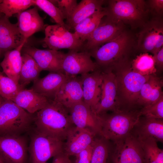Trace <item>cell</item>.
Here are the masks:
<instances>
[{
	"mask_svg": "<svg viewBox=\"0 0 163 163\" xmlns=\"http://www.w3.org/2000/svg\"><path fill=\"white\" fill-rule=\"evenodd\" d=\"M33 120L37 131L63 141L75 126L71 120L68 110L52 100H50L45 107L36 113Z\"/></svg>",
	"mask_w": 163,
	"mask_h": 163,
	"instance_id": "obj_1",
	"label": "cell"
},
{
	"mask_svg": "<svg viewBox=\"0 0 163 163\" xmlns=\"http://www.w3.org/2000/svg\"><path fill=\"white\" fill-rule=\"evenodd\" d=\"M136 41L135 35L125 29L113 39L88 52L103 71L129 60V53L136 50Z\"/></svg>",
	"mask_w": 163,
	"mask_h": 163,
	"instance_id": "obj_2",
	"label": "cell"
},
{
	"mask_svg": "<svg viewBox=\"0 0 163 163\" xmlns=\"http://www.w3.org/2000/svg\"><path fill=\"white\" fill-rule=\"evenodd\" d=\"M109 69L113 71L115 76L117 100L121 108H134L137 105L142 86L151 75L142 76L134 72L129 60Z\"/></svg>",
	"mask_w": 163,
	"mask_h": 163,
	"instance_id": "obj_3",
	"label": "cell"
},
{
	"mask_svg": "<svg viewBox=\"0 0 163 163\" xmlns=\"http://www.w3.org/2000/svg\"><path fill=\"white\" fill-rule=\"evenodd\" d=\"M97 116L100 135L113 142L127 136L141 116L140 110L135 108H122Z\"/></svg>",
	"mask_w": 163,
	"mask_h": 163,
	"instance_id": "obj_4",
	"label": "cell"
},
{
	"mask_svg": "<svg viewBox=\"0 0 163 163\" xmlns=\"http://www.w3.org/2000/svg\"><path fill=\"white\" fill-rule=\"evenodd\" d=\"M105 8L106 16L115 21L129 25L132 29L141 28L149 20L147 2L143 0H109Z\"/></svg>",
	"mask_w": 163,
	"mask_h": 163,
	"instance_id": "obj_5",
	"label": "cell"
},
{
	"mask_svg": "<svg viewBox=\"0 0 163 163\" xmlns=\"http://www.w3.org/2000/svg\"><path fill=\"white\" fill-rule=\"evenodd\" d=\"M33 114L4 99L0 105V136L17 135L26 130L33 120Z\"/></svg>",
	"mask_w": 163,
	"mask_h": 163,
	"instance_id": "obj_6",
	"label": "cell"
},
{
	"mask_svg": "<svg viewBox=\"0 0 163 163\" xmlns=\"http://www.w3.org/2000/svg\"><path fill=\"white\" fill-rule=\"evenodd\" d=\"M44 30L45 36L43 41L50 49L58 51L67 49L77 52L82 51L84 43L66 27L56 24L46 26Z\"/></svg>",
	"mask_w": 163,
	"mask_h": 163,
	"instance_id": "obj_7",
	"label": "cell"
},
{
	"mask_svg": "<svg viewBox=\"0 0 163 163\" xmlns=\"http://www.w3.org/2000/svg\"><path fill=\"white\" fill-rule=\"evenodd\" d=\"M30 150L33 163H45L51 157L64 152V143L37 131L31 138Z\"/></svg>",
	"mask_w": 163,
	"mask_h": 163,
	"instance_id": "obj_8",
	"label": "cell"
},
{
	"mask_svg": "<svg viewBox=\"0 0 163 163\" xmlns=\"http://www.w3.org/2000/svg\"><path fill=\"white\" fill-rule=\"evenodd\" d=\"M110 163H145L143 151L138 140L130 133L113 142Z\"/></svg>",
	"mask_w": 163,
	"mask_h": 163,
	"instance_id": "obj_9",
	"label": "cell"
},
{
	"mask_svg": "<svg viewBox=\"0 0 163 163\" xmlns=\"http://www.w3.org/2000/svg\"><path fill=\"white\" fill-rule=\"evenodd\" d=\"M125 29L126 26L122 22L105 16L84 43L82 51H88L98 48L118 36Z\"/></svg>",
	"mask_w": 163,
	"mask_h": 163,
	"instance_id": "obj_10",
	"label": "cell"
},
{
	"mask_svg": "<svg viewBox=\"0 0 163 163\" xmlns=\"http://www.w3.org/2000/svg\"><path fill=\"white\" fill-rule=\"evenodd\" d=\"M103 80L100 101L93 112L97 115L122 109L117 100L115 75L110 69L102 71Z\"/></svg>",
	"mask_w": 163,
	"mask_h": 163,
	"instance_id": "obj_11",
	"label": "cell"
},
{
	"mask_svg": "<svg viewBox=\"0 0 163 163\" xmlns=\"http://www.w3.org/2000/svg\"><path fill=\"white\" fill-rule=\"evenodd\" d=\"M88 51L69 50L65 53L62 65L64 73L70 76H77L92 72L99 69L91 58Z\"/></svg>",
	"mask_w": 163,
	"mask_h": 163,
	"instance_id": "obj_12",
	"label": "cell"
},
{
	"mask_svg": "<svg viewBox=\"0 0 163 163\" xmlns=\"http://www.w3.org/2000/svg\"><path fill=\"white\" fill-rule=\"evenodd\" d=\"M26 146L17 135L0 136V157L5 163H25Z\"/></svg>",
	"mask_w": 163,
	"mask_h": 163,
	"instance_id": "obj_13",
	"label": "cell"
},
{
	"mask_svg": "<svg viewBox=\"0 0 163 163\" xmlns=\"http://www.w3.org/2000/svg\"><path fill=\"white\" fill-rule=\"evenodd\" d=\"M140 29L137 37L136 50L141 53H150L153 55L158 38L163 33L162 17L153 16Z\"/></svg>",
	"mask_w": 163,
	"mask_h": 163,
	"instance_id": "obj_14",
	"label": "cell"
},
{
	"mask_svg": "<svg viewBox=\"0 0 163 163\" xmlns=\"http://www.w3.org/2000/svg\"><path fill=\"white\" fill-rule=\"evenodd\" d=\"M23 50V53L32 57L42 70L65 74L62 65L65 53L53 50H42L30 46L25 47Z\"/></svg>",
	"mask_w": 163,
	"mask_h": 163,
	"instance_id": "obj_15",
	"label": "cell"
},
{
	"mask_svg": "<svg viewBox=\"0 0 163 163\" xmlns=\"http://www.w3.org/2000/svg\"><path fill=\"white\" fill-rule=\"evenodd\" d=\"M68 110L75 126L88 129L95 135H100V125L97 116L83 101L74 104Z\"/></svg>",
	"mask_w": 163,
	"mask_h": 163,
	"instance_id": "obj_16",
	"label": "cell"
},
{
	"mask_svg": "<svg viewBox=\"0 0 163 163\" xmlns=\"http://www.w3.org/2000/svg\"><path fill=\"white\" fill-rule=\"evenodd\" d=\"M53 101L68 110L75 104L83 101L80 77L69 75L61 87Z\"/></svg>",
	"mask_w": 163,
	"mask_h": 163,
	"instance_id": "obj_17",
	"label": "cell"
},
{
	"mask_svg": "<svg viewBox=\"0 0 163 163\" xmlns=\"http://www.w3.org/2000/svg\"><path fill=\"white\" fill-rule=\"evenodd\" d=\"M80 77L82 86L83 101L93 112L101 98L102 72L99 69L91 73L81 75Z\"/></svg>",
	"mask_w": 163,
	"mask_h": 163,
	"instance_id": "obj_18",
	"label": "cell"
},
{
	"mask_svg": "<svg viewBox=\"0 0 163 163\" xmlns=\"http://www.w3.org/2000/svg\"><path fill=\"white\" fill-rule=\"evenodd\" d=\"M9 19L0 12V51L5 53L27 40L20 32L17 23H11Z\"/></svg>",
	"mask_w": 163,
	"mask_h": 163,
	"instance_id": "obj_19",
	"label": "cell"
},
{
	"mask_svg": "<svg viewBox=\"0 0 163 163\" xmlns=\"http://www.w3.org/2000/svg\"><path fill=\"white\" fill-rule=\"evenodd\" d=\"M16 23L19 30L26 39L36 32L44 30L43 20L39 15L37 6L17 14Z\"/></svg>",
	"mask_w": 163,
	"mask_h": 163,
	"instance_id": "obj_20",
	"label": "cell"
},
{
	"mask_svg": "<svg viewBox=\"0 0 163 163\" xmlns=\"http://www.w3.org/2000/svg\"><path fill=\"white\" fill-rule=\"evenodd\" d=\"M130 133L139 139H152L163 142V120L140 117Z\"/></svg>",
	"mask_w": 163,
	"mask_h": 163,
	"instance_id": "obj_21",
	"label": "cell"
},
{
	"mask_svg": "<svg viewBox=\"0 0 163 163\" xmlns=\"http://www.w3.org/2000/svg\"><path fill=\"white\" fill-rule=\"evenodd\" d=\"M69 75L61 73L50 72L34 82L31 89L50 100L53 101L59 90Z\"/></svg>",
	"mask_w": 163,
	"mask_h": 163,
	"instance_id": "obj_22",
	"label": "cell"
},
{
	"mask_svg": "<svg viewBox=\"0 0 163 163\" xmlns=\"http://www.w3.org/2000/svg\"><path fill=\"white\" fill-rule=\"evenodd\" d=\"M95 136L88 129L75 126L64 143V152L69 156H76L91 144Z\"/></svg>",
	"mask_w": 163,
	"mask_h": 163,
	"instance_id": "obj_23",
	"label": "cell"
},
{
	"mask_svg": "<svg viewBox=\"0 0 163 163\" xmlns=\"http://www.w3.org/2000/svg\"><path fill=\"white\" fill-rule=\"evenodd\" d=\"M50 100L31 89H24L12 101L28 113L33 114L45 107Z\"/></svg>",
	"mask_w": 163,
	"mask_h": 163,
	"instance_id": "obj_24",
	"label": "cell"
},
{
	"mask_svg": "<svg viewBox=\"0 0 163 163\" xmlns=\"http://www.w3.org/2000/svg\"><path fill=\"white\" fill-rule=\"evenodd\" d=\"M163 79L156 74L151 75L140 91L137 105L142 107L155 103L163 96Z\"/></svg>",
	"mask_w": 163,
	"mask_h": 163,
	"instance_id": "obj_25",
	"label": "cell"
},
{
	"mask_svg": "<svg viewBox=\"0 0 163 163\" xmlns=\"http://www.w3.org/2000/svg\"><path fill=\"white\" fill-rule=\"evenodd\" d=\"M106 1L82 0L78 4L69 18L66 20V24L69 30H74L75 26L82 20L97 11L103 8L102 6Z\"/></svg>",
	"mask_w": 163,
	"mask_h": 163,
	"instance_id": "obj_26",
	"label": "cell"
},
{
	"mask_svg": "<svg viewBox=\"0 0 163 163\" xmlns=\"http://www.w3.org/2000/svg\"><path fill=\"white\" fill-rule=\"evenodd\" d=\"M27 42L16 48L5 53L4 57L0 65L7 76L19 84L22 64L21 51Z\"/></svg>",
	"mask_w": 163,
	"mask_h": 163,
	"instance_id": "obj_27",
	"label": "cell"
},
{
	"mask_svg": "<svg viewBox=\"0 0 163 163\" xmlns=\"http://www.w3.org/2000/svg\"><path fill=\"white\" fill-rule=\"evenodd\" d=\"M99 136L98 137L95 136L91 143V163H110L113 143L102 136Z\"/></svg>",
	"mask_w": 163,
	"mask_h": 163,
	"instance_id": "obj_28",
	"label": "cell"
},
{
	"mask_svg": "<svg viewBox=\"0 0 163 163\" xmlns=\"http://www.w3.org/2000/svg\"><path fill=\"white\" fill-rule=\"evenodd\" d=\"M107 15L105 8L86 18L74 28V33L85 43L99 25L101 20Z\"/></svg>",
	"mask_w": 163,
	"mask_h": 163,
	"instance_id": "obj_29",
	"label": "cell"
},
{
	"mask_svg": "<svg viewBox=\"0 0 163 163\" xmlns=\"http://www.w3.org/2000/svg\"><path fill=\"white\" fill-rule=\"evenodd\" d=\"M22 64L19 83L24 86L31 82H34L39 78L42 70L34 59L29 55L23 53L21 55Z\"/></svg>",
	"mask_w": 163,
	"mask_h": 163,
	"instance_id": "obj_30",
	"label": "cell"
},
{
	"mask_svg": "<svg viewBox=\"0 0 163 163\" xmlns=\"http://www.w3.org/2000/svg\"><path fill=\"white\" fill-rule=\"evenodd\" d=\"M131 68L134 72L142 76L155 74V60L153 55L141 53L131 62Z\"/></svg>",
	"mask_w": 163,
	"mask_h": 163,
	"instance_id": "obj_31",
	"label": "cell"
},
{
	"mask_svg": "<svg viewBox=\"0 0 163 163\" xmlns=\"http://www.w3.org/2000/svg\"><path fill=\"white\" fill-rule=\"evenodd\" d=\"M138 139L143 151L145 163H163V150L158 147L156 141L150 139Z\"/></svg>",
	"mask_w": 163,
	"mask_h": 163,
	"instance_id": "obj_32",
	"label": "cell"
},
{
	"mask_svg": "<svg viewBox=\"0 0 163 163\" xmlns=\"http://www.w3.org/2000/svg\"><path fill=\"white\" fill-rule=\"evenodd\" d=\"M32 6H35L34 0H0V12L9 18Z\"/></svg>",
	"mask_w": 163,
	"mask_h": 163,
	"instance_id": "obj_33",
	"label": "cell"
},
{
	"mask_svg": "<svg viewBox=\"0 0 163 163\" xmlns=\"http://www.w3.org/2000/svg\"><path fill=\"white\" fill-rule=\"evenodd\" d=\"M24 88L8 77L0 75V95L4 99L12 101Z\"/></svg>",
	"mask_w": 163,
	"mask_h": 163,
	"instance_id": "obj_34",
	"label": "cell"
},
{
	"mask_svg": "<svg viewBox=\"0 0 163 163\" xmlns=\"http://www.w3.org/2000/svg\"><path fill=\"white\" fill-rule=\"evenodd\" d=\"M34 0L35 6L38 7L48 14L57 24L61 25L67 28L64 21L65 18L62 13L50 0Z\"/></svg>",
	"mask_w": 163,
	"mask_h": 163,
	"instance_id": "obj_35",
	"label": "cell"
},
{
	"mask_svg": "<svg viewBox=\"0 0 163 163\" xmlns=\"http://www.w3.org/2000/svg\"><path fill=\"white\" fill-rule=\"evenodd\" d=\"M140 110L141 116L163 120V96L155 103L142 107Z\"/></svg>",
	"mask_w": 163,
	"mask_h": 163,
	"instance_id": "obj_36",
	"label": "cell"
},
{
	"mask_svg": "<svg viewBox=\"0 0 163 163\" xmlns=\"http://www.w3.org/2000/svg\"><path fill=\"white\" fill-rule=\"evenodd\" d=\"M77 4L76 0H57L56 6L66 20L71 15Z\"/></svg>",
	"mask_w": 163,
	"mask_h": 163,
	"instance_id": "obj_37",
	"label": "cell"
},
{
	"mask_svg": "<svg viewBox=\"0 0 163 163\" xmlns=\"http://www.w3.org/2000/svg\"><path fill=\"white\" fill-rule=\"evenodd\" d=\"M147 1L150 14L153 16L162 17L163 13V0H150Z\"/></svg>",
	"mask_w": 163,
	"mask_h": 163,
	"instance_id": "obj_38",
	"label": "cell"
},
{
	"mask_svg": "<svg viewBox=\"0 0 163 163\" xmlns=\"http://www.w3.org/2000/svg\"><path fill=\"white\" fill-rule=\"evenodd\" d=\"M92 152L91 144L77 155L75 163H91Z\"/></svg>",
	"mask_w": 163,
	"mask_h": 163,
	"instance_id": "obj_39",
	"label": "cell"
},
{
	"mask_svg": "<svg viewBox=\"0 0 163 163\" xmlns=\"http://www.w3.org/2000/svg\"><path fill=\"white\" fill-rule=\"evenodd\" d=\"M153 56L155 60L156 72H161L163 69V46L157 53Z\"/></svg>",
	"mask_w": 163,
	"mask_h": 163,
	"instance_id": "obj_40",
	"label": "cell"
},
{
	"mask_svg": "<svg viewBox=\"0 0 163 163\" xmlns=\"http://www.w3.org/2000/svg\"><path fill=\"white\" fill-rule=\"evenodd\" d=\"M69 156L64 152H62L53 157L52 163H72Z\"/></svg>",
	"mask_w": 163,
	"mask_h": 163,
	"instance_id": "obj_41",
	"label": "cell"
},
{
	"mask_svg": "<svg viewBox=\"0 0 163 163\" xmlns=\"http://www.w3.org/2000/svg\"><path fill=\"white\" fill-rule=\"evenodd\" d=\"M4 99L0 95V105L3 101Z\"/></svg>",
	"mask_w": 163,
	"mask_h": 163,
	"instance_id": "obj_42",
	"label": "cell"
},
{
	"mask_svg": "<svg viewBox=\"0 0 163 163\" xmlns=\"http://www.w3.org/2000/svg\"><path fill=\"white\" fill-rule=\"evenodd\" d=\"M0 163H5L0 157Z\"/></svg>",
	"mask_w": 163,
	"mask_h": 163,
	"instance_id": "obj_43",
	"label": "cell"
},
{
	"mask_svg": "<svg viewBox=\"0 0 163 163\" xmlns=\"http://www.w3.org/2000/svg\"><path fill=\"white\" fill-rule=\"evenodd\" d=\"M1 74H2L0 72V75H1Z\"/></svg>",
	"mask_w": 163,
	"mask_h": 163,
	"instance_id": "obj_44",
	"label": "cell"
},
{
	"mask_svg": "<svg viewBox=\"0 0 163 163\" xmlns=\"http://www.w3.org/2000/svg\"><path fill=\"white\" fill-rule=\"evenodd\" d=\"M1 51H0V53H1Z\"/></svg>",
	"mask_w": 163,
	"mask_h": 163,
	"instance_id": "obj_45",
	"label": "cell"
}]
</instances>
